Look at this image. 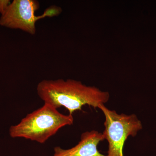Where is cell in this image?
Returning <instances> with one entry per match:
<instances>
[{
	"label": "cell",
	"instance_id": "cell-1",
	"mask_svg": "<svg viewBox=\"0 0 156 156\" xmlns=\"http://www.w3.org/2000/svg\"><path fill=\"white\" fill-rule=\"evenodd\" d=\"M37 92L44 103L56 109L63 107L70 115L86 105L98 108L110 98L108 92L72 79L44 80L38 84Z\"/></svg>",
	"mask_w": 156,
	"mask_h": 156
},
{
	"label": "cell",
	"instance_id": "cell-2",
	"mask_svg": "<svg viewBox=\"0 0 156 156\" xmlns=\"http://www.w3.org/2000/svg\"><path fill=\"white\" fill-rule=\"evenodd\" d=\"M73 115L62 114L48 104L27 115L9 128L12 138H23L44 143L62 127L73 125Z\"/></svg>",
	"mask_w": 156,
	"mask_h": 156
},
{
	"label": "cell",
	"instance_id": "cell-3",
	"mask_svg": "<svg viewBox=\"0 0 156 156\" xmlns=\"http://www.w3.org/2000/svg\"><path fill=\"white\" fill-rule=\"evenodd\" d=\"M105 117V140L108 143L107 156H124L123 148L129 136L134 137L142 129L141 121L135 114H119L115 111L107 108L105 105L98 107Z\"/></svg>",
	"mask_w": 156,
	"mask_h": 156
},
{
	"label": "cell",
	"instance_id": "cell-4",
	"mask_svg": "<svg viewBox=\"0 0 156 156\" xmlns=\"http://www.w3.org/2000/svg\"><path fill=\"white\" fill-rule=\"evenodd\" d=\"M39 8L40 4L36 0H14L1 15L0 25L34 35L37 21L45 17L58 16L62 11L60 7L51 6L42 15L37 16L35 13Z\"/></svg>",
	"mask_w": 156,
	"mask_h": 156
},
{
	"label": "cell",
	"instance_id": "cell-5",
	"mask_svg": "<svg viewBox=\"0 0 156 156\" xmlns=\"http://www.w3.org/2000/svg\"><path fill=\"white\" fill-rule=\"evenodd\" d=\"M104 140L102 133L95 130L86 131L82 134L80 140L75 146L68 149L54 148L53 156H107L98 149L99 143Z\"/></svg>",
	"mask_w": 156,
	"mask_h": 156
},
{
	"label": "cell",
	"instance_id": "cell-6",
	"mask_svg": "<svg viewBox=\"0 0 156 156\" xmlns=\"http://www.w3.org/2000/svg\"><path fill=\"white\" fill-rule=\"evenodd\" d=\"M11 2L10 0H0V14L2 15Z\"/></svg>",
	"mask_w": 156,
	"mask_h": 156
}]
</instances>
